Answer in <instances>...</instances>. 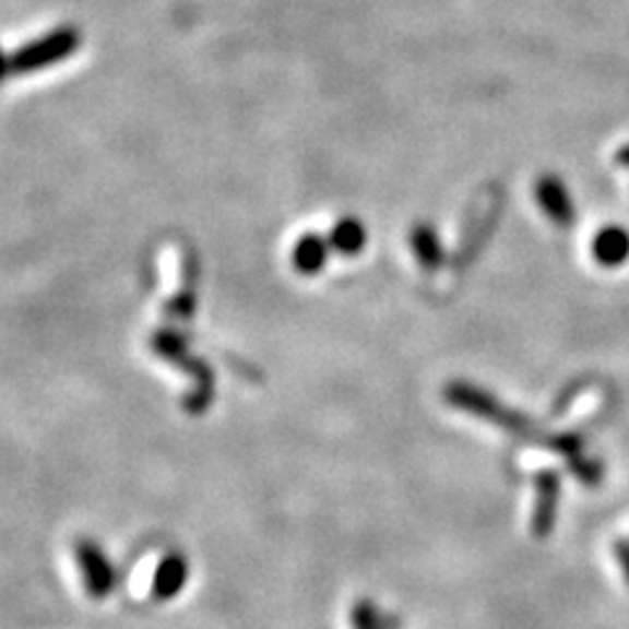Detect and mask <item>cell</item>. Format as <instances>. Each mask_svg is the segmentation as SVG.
<instances>
[{"instance_id": "obj_1", "label": "cell", "mask_w": 629, "mask_h": 629, "mask_svg": "<svg viewBox=\"0 0 629 629\" xmlns=\"http://www.w3.org/2000/svg\"><path fill=\"white\" fill-rule=\"evenodd\" d=\"M153 349L161 354L163 359H170V363L183 367V370L194 372L197 389L187 396V402H183V410L194 412V415L205 412L207 404L213 402V370H210V367L202 363V359H194L192 354H189L187 339H183L179 331L163 328V331H157L153 336Z\"/></svg>"}, {"instance_id": "obj_2", "label": "cell", "mask_w": 629, "mask_h": 629, "mask_svg": "<svg viewBox=\"0 0 629 629\" xmlns=\"http://www.w3.org/2000/svg\"><path fill=\"white\" fill-rule=\"evenodd\" d=\"M79 43H82L79 29H74V26H58V29L48 32L45 37L32 39L24 48L13 52L11 74H32V71L48 69V66L74 56Z\"/></svg>"}, {"instance_id": "obj_3", "label": "cell", "mask_w": 629, "mask_h": 629, "mask_svg": "<svg viewBox=\"0 0 629 629\" xmlns=\"http://www.w3.org/2000/svg\"><path fill=\"white\" fill-rule=\"evenodd\" d=\"M446 402L459 406V410L470 412V415H477L483 419H490V423L503 425L507 430L524 432V428H527L522 417H511L509 412L503 410L494 396H490V393L475 389V385H470V383H451L449 389H446Z\"/></svg>"}, {"instance_id": "obj_4", "label": "cell", "mask_w": 629, "mask_h": 629, "mask_svg": "<svg viewBox=\"0 0 629 629\" xmlns=\"http://www.w3.org/2000/svg\"><path fill=\"white\" fill-rule=\"evenodd\" d=\"M74 554L87 593L97 601L108 598L116 588V569L108 556H105V550L95 541H90V537H82V541H76Z\"/></svg>"}, {"instance_id": "obj_5", "label": "cell", "mask_w": 629, "mask_h": 629, "mask_svg": "<svg viewBox=\"0 0 629 629\" xmlns=\"http://www.w3.org/2000/svg\"><path fill=\"white\" fill-rule=\"evenodd\" d=\"M535 200L541 205L543 215L554 223V226L567 228L574 223V202L569 189L563 187L559 176L546 174L535 181Z\"/></svg>"}, {"instance_id": "obj_6", "label": "cell", "mask_w": 629, "mask_h": 629, "mask_svg": "<svg viewBox=\"0 0 629 629\" xmlns=\"http://www.w3.org/2000/svg\"><path fill=\"white\" fill-rule=\"evenodd\" d=\"M535 514H533V533L537 537H546L554 530L556 509H559V475L554 470L541 472L535 477Z\"/></svg>"}, {"instance_id": "obj_7", "label": "cell", "mask_w": 629, "mask_h": 629, "mask_svg": "<svg viewBox=\"0 0 629 629\" xmlns=\"http://www.w3.org/2000/svg\"><path fill=\"white\" fill-rule=\"evenodd\" d=\"M593 258L603 268H619L629 260V232L625 226H603L593 236Z\"/></svg>"}, {"instance_id": "obj_8", "label": "cell", "mask_w": 629, "mask_h": 629, "mask_svg": "<svg viewBox=\"0 0 629 629\" xmlns=\"http://www.w3.org/2000/svg\"><path fill=\"white\" fill-rule=\"evenodd\" d=\"M189 567L183 561V556L170 554L157 563L155 574H153V595L157 601H170L181 593V588L187 585Z\"/></svg>"}, {"instance_id": "obj_9", "label": "cell", "mask_w": 629, "mask_h": 629, "mask_svg": "<svg viewBox=\"0 0 629 629\" xmlns=\"http://www.w3.org/2000/svg\"><path fill=\"white\" fill-rule=\"evenodd\" d=\"M410 249L425 271H438V268L443 265L446 254L441 236H438V232L430 226V223H417V226H412Z\"/></svg>"}, {"instance_id": "obj_10", "label": "cell", "mask_w": 629, "mask_h": 629, "mask_svg": "<svg viewBox=\"0 0 629 629\" xmlns=\"http://www.w3.org/2000/svg\"><path fill=\"white\" fill-rule=\"evenodd\" d=\"M328 254H331V245H328V239H323V236H318V234H305L297 245H294L292 262L301 275H318L325 268Z\"/></svg>"}, {"instance_id": "obj_11", "label": "cell", "mask_w": 629, "mask_h": 629, "mask_svg": "<svg viewBox=\"0 0 629 629\" xmlns=\"http://www.w3.org/2000/svg\"><path fill=\"white\" fill-rule=\"evenodd\" d=\"M328 245L331 249H336L344 258H354L359 254L367 245V228L359 218H341L336 226L331 228V236H328Z\"/></svg>"}, {"instance_id": "obj_12", "label": "cell", "mask_w": 629, "mask_h": 629, "mask_svg": "<svg viewBox=\"0 0 629 629\" xmlns=\"http://www.w3.org/2000/svg\"><path fill=\"white\" fill-rule=\"evenodd\" d=\"M194 284H197V262L192 254H189L187 260H183V286L179 288V294H176L174 299L168 301L166 310L174 314V318H192L194 312Z\"/></svg>"}, {"instance_id": "obj_13", "label": "cell", "mask_w": 629, "mask_h": 629, "mask_svg": "<svg viewBox=\"0 0 629 629\" xmlns=\"http://www.w3.org/2000/svg\"><path fill=\"white\" fill-rule=\"evenodd\" d=\"M352 627L354 629H380V619L370 601H357L352 606Z\"/></svg>"}, {"instance_id": "obj_14", "label": "cell", "mask_w": 629, "mask_h": 629, "mask_svg": "<svg viewBox=\"0 0 629 629\" xmlns=\"http://www.w3.org/2000/svg\"><path fill=\"white\" fill-rule=\"evenodd\" d=\"M616 559L621 563V572L629 580V543L625 541H616Z\"/></svg>"}, {"instance_id": "obj_15", "label": "cell", "mask_w": 629, "mask_h": 629, "mask_svg": "<svg viewBox=\"0 0 629 629\" xmlns=\"http://www.w3.org/2000/svg\"><path fill=\"white\" fill-rule=\"evenodd\" d=\"M9 74H11V56H5V52L0 50V82H3Z\"/></svg>"}, {"instance_id": "obj_16", "label": "cell", "mask_w": 629, "mask_h": 629, "mask_svg": "<svg viewBox=\"0 0 629 629\" xmlns=\"http://www.w3.org/2000/svg\"><path fill=\"white\" fill-rule=\"evenodd\" d=\"M616 163H619L621 168H629V144L619 147V153H616Z\"/></svg>"}]
</instances>
